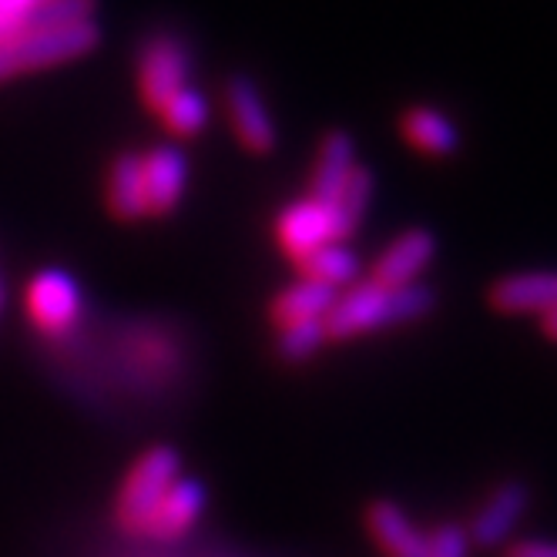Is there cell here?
Segmentation results:
<instances>
[{"label": "cell", "mask_w": 557, "mask_h": 557, "mask_svg": "<svg viewBox=\"0 0 557 557\" xmlns=\"http://www.w3.org/2000/svg\"><path fill=\"white\" fill-rule=\"evenodd\" d=\"M436 309V293L423 283L413 286H380V283H352L343 289L326 312V336L343 343L363 333L389 330V326H407Z\"/></svg>", "instance_id": "1"}, {"label": "cell", "mask_w": 557, "mask_h": 557, "mask_svg": "<svg viewBox=\"0 0 557 557\" xmlns=\"http://www.w3.org/2000/svg\"><path fill=\"white\" fill-rule=\"evenodd\" d=\"M182 470V457L175 447H148L122 476L114 494V524L125 537H145L148 517L154 513V507L162 504V497L172 491V484L178 481Z\"/></svg>", "instance_id": "2"}, {"label": "cell", "mask_w": 557, "mask_h": 557, "mask_svg": "<svg viewBox=\"0 0 557 557\" xmlns=\"http://www.w3.org/2000/svg\"><path fill=\"white\" fill-rule=\"evenodd\" d=\"M98 37L101 30L95 21L64 27V30H24L0 45V85L27 71H41V67H54L74 58H85L88 51L98 48Z\"/></svg>", "instance_id": "3"}, {"label": "cell", "mask_w": 557, "mask_h": 557, "mask_svg": "<svg viewBox=\"0 0 557 557\" xmlns=\"http://www.w3.org/2000/svg\"><path fill=\"white\" fill-rule=\"evenodd\" d=\"M188 77H191L188 45L172 30L151 34L135 61V85H138L145 108L158 114L182 88H188Z\"/></svg>", "instance_id": "4"}, {"label": "cell", "mask_w": 557, "mask_h": 557, "mask_svg": "<svg viewBox=\"0 0 557 557\" xmlns=\"http://www.w3.org/2000/svg\"><path fill=\"white\" fill-rule=\"evenodd\" d=\"M24 312L37 333L51 339L67 336L85 312V296L77 278L64 269H41L24 289Z\"/></svg>", "instance_id": "5"}, {"label": "cell", "mask_w": 557, "mask_h": 557, "mask_svg": "<svg viewBox=\"0 0 557 557\" xmlns=\"http://www.w3.org/2000/svg\"><path fill=\"white\" fill-rule=\"evenodd\" d=\"M272 232H275V246L283 249L293 262H302L320 246L336 243V225H333L330 202H320V198H312V195L296 198V202H289L283 212H278Z\"/></svg>", "instance_id": "6"}, {"label": "cell", "mask_w": 557, "mask_h": 557, "mask_svg": "<svg viewBox=\"0 0 557 557\" xmlns=\"http://www.w3.org/2000/svg\"><path fill=\"white\" fill-rule=\"evenodd\" d=\"M225 108H228V122L232 132L246 151L252 154H269L278 141L275 132V117L265 104V95L259 91V85L246 74L228 77L225 85Z\"/></svg>", "instance_id": "7"}, {"label": "cell", "mask_w": 557, "mask_h": 557, "mask_svg": "<svg viewBox=\"0 0 557 557\" xmlns=\"http://www.w3.org/2000/svg\"><path fill=\"white\" fill-rule=\"evenodd\" d=\"M206 504H209L206 484L198 481V476L182 473L178 481L172 484V491L162 497V504H158L154 513L148 517V528H145L141 541H151V544L182 541L188 531H195L198 521H202Z\"/></svg>", "instance_id": "8"}, {"label": "cell", "mask_w": 557, "mask_h": 557, "mask_svg": "<svg viewBox=\"0 0 557 557\" xmlns=\"http://www.w3.org/2000/svg\"><path fill=\"white\" fill-rule=\"evenodd\" d=\"M436 259V235L430 228H407L376 256L373 283L380 286H413Z\"/></svg>", "instance_id": "9"}, {"label": "cell", "mask_w": 557, "mask_h": 557, "mask_svg": "<svg viewBox=\"0 0 557 557\" xmlns=\"http://www.w3.org/2000/svg\"><path fill=\"white\" fill-rule=\"evenodd\" d=\"M528 504H531V487L524 481H517V476L504 481L470 521V528H467L470 544H476V547L504 544L513 534V528L521 524V517L528 513Z\"/></svg>", "instance_id": "10"}, {"label": "cell", "mask_w": 557, "mask_h": 557, "mask_svg": "<svg viewBox=\"0 0 557 557\" xmlns=\"http://www.w3.org/2000/svg\"><path fill=\"white\" fill-rule=\"evenodd\" d=\"M141 182L148 215H169L178 209L188 188V162L175 145H154L141 154Z\"/></svg>", "instance_id": "11"}, {"label": "cell", "mask_w": 557, "mask_h": 557, "mask_svg": "<svg viewBox=\"0 0 557 557\" xmlns=\"http://www.w3.org/2000/svg\"><path fill=\"white\" fill-rule=\"evenodd\" d=\"M491 309L504 315H521V312H537L550 315L557 312V272H513L504 275L487 289Z\"/></svg>", "instance_id": "12"}, {"label": "cell", "mask_w": 557, "mask_h": 557, "mask_svg": "<svg viewBox=\"0 0 557 557\" xmlns=\"http://www.w3.org/2000/svg\"><path fill=\"white\" fill-rule=\"evenodd\" d=\"M367 528L386 557H426V537L413 528L400 504L373 500L367 507Z\"/></svg>", "instance_id": "13"}, {"label": "cell", "mask_w": 557, "mask_h": 557, "mask_svg": "<svg viewBox=\"0 0 557 557\" xmlns=\"http://www.w3.org/2000/svg\"><path fill=\"white\" fill-rule=\"evenodd\" d=\"M352 172H356L352 135L349 132H330L320 141V151H315V165L309 175V195L320 198V202H330Z\"/></svg>", "instance_id": "14"}, {"label": "cell", "mask_w": 557, "mask_h": 557, "mask_svg": "<svg viewBox=\"0 0 557 557\" xmlns=\"http://www.w3.org/2000/svg\"><path fill=\"white\" fill-rule=\"evenodd\" d=\"M104 202H108L111 215L122 222H135V219L148 215L145 182H141V154L125 151L114 158L108 169V178H104Z\"/></svg>", "instance_id": "15"}, {"label": "cell", "mask_w": 557, "mask_h": 557, "mask_svg": "<svg viewBox=\"0 0 557 557\" xmlns=\"http://www.w3.org/2000/svg\"><path fill=\"white\" fill-rule=\"evenodd\" d=\"M339 289H330L323 283H312V278H296L293 286H286L269 306V320L278 326L302 323V320H326V312L333 309Z\"/></svg>", "instance_id": "16"}, {"label": "cell", "mask_w": 557, "mask_h": 557, "mask_svg": "<svg viewBox=\"0 0 557 557\" xmlns=\"http://www.w3.org/2000/svg\"><path fill=\"white\" fill-rule=\"evenodd\" d=\"M400 132L404 138L426 151V154H436V158H447V154H457L460 151V132L457 125L450 122V117L444 111H436V108H410L404 117H400Z\"/></svg>", "instance_id": "17"}, {"label": "cell", "mask_w": 557, "mask_h": 557, "mask_svg": "<svg viewBox=\"0 0 557 557\" xmlns=\"http://www.w3.org/2000/svg\"><path fill=\"white\" fill-rule=\"evenodd\" d=\"M373 188L376 178L367 165H356V172L346 178V185L330 198V212H333V225H336V243H346V238L356 235V228L363 225L367 209L373 202Z\"/></svg>", "instance_id": "18"}, {"label": "cell", "mask_w": 557, "mask_h": 557, "mask_svg": "<svg viewBox=\"0 0 557 557\" xmlns=\"http://www.w3.org/2000/svg\"><path fill=\"white\" fill-rule=\"evenodd\" d=\"M302 278H312V283H323L330 289H349L356 278H360V259L346 243H326L315 252H309L302 262H296Z\"/></svg>", "instance_id": "19"}, {"label": "cell", "mask_w": 557, "mask_h": 557, "mask_svg": "<svg viewBox=\"0 0 557 557\" xmlns=\"http://www.w3.org/2000/svg\"><path fill=\"white\" fill-rule=\"evenodd\" d=\"M209 114H212V108H209V98L198 91V88H182L162 111H158V117H162V125L172 132V135H178V138H191V135H198L206 125H209Z\"/></svg>", "instance_id": "20"}, {"label": "cell", "mask_w": 557, "mask_h": 557, "mask_svg": "<svg viewBox=\"0 0 557 557\" xmlns=\"http://www.w3.org/2000/svg\"><path fill=\"white\" fill-rule=\"evenodd\" d=\"M326 343H330V336H326V323L323 320H302V323L278 326L275 352L283 356L286 363H306Z\"/></svg>", "instance_id": "21"}, {"label": "cell", "mask_w": 557, "mask_h": 557, "mask_svg": "<svg viewBox=\"0 0 557 557\" xmlns=\"http://www.w3.org/2000/svg\"><path fill=\"white\" fill-rule=\"evenodd\" d=\"M470 537L463 524H444L426 537V557H467Z\"/></svg>", "instance_id": "22"}, {"label": "cell", "mask_w": 557, "mask_h": 557, "mask_svg": "<svg viewBox=\"0 0 557 557\" xmlns=\"http://www.w3.org/2000/svg\"><path fill=\"white\" fill-rule=\"evenodd\" d=\"M41 4H48V0H0V45L24 34L27 21Z\"/></svg>", "instance_id": "23"}, {"label": "cell", "mask_w": 557, "mask_h": 557, "mask_svg": "<svg viewBox=\"0 0 557 557\" xmlns=\"http://www.w3.org/2000/svg\"><path fill=\"white\" fill-rule=\"evenodd\" d=\"M504 557H557V544H550V541H517L507 547Z\"/></svg>", "instance_id": "24"}, {"label": "cell", "mask_w": 557, "mask_h": 557, "mask_svg": "<svg viewBox=\"0 0 557 557\" xmlns=\"http://www.w3.org/2000/svg\"><path fill=\"white\" fill-rule=\"evenodd\" d=\"M541 326H544V333H547L550 339H557V312H550V315H541Z\"/></svg>", "instance_id": "25"}, {"label": "cell", "mask_w": 557, "mask_h": 557, "mask_svg": "<svg viewBox=\"0 0 557 557\" xmlns=\"http://www.w3.org/2000/svg\"><path fill=\"white\" fill-rule=\"evenodd\" d=\"M0 306H4V286H0Z\"/></svg>", "instance_id": "26"}]
</instances>
